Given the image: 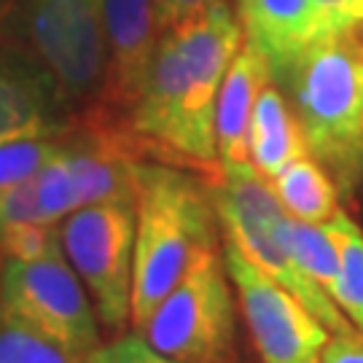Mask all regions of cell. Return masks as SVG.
Instances as JSON below:
<instances>
[{"label":"cell","instance_id":"obj_2","mask_svg":"<svg viewBox=\"0 0 363 363\" xmlns=\"http://www.w3.org/2000/svg\"><path fill=\"white\" fill-rule=\"evenodd\" d=\"M135 259L130 320L138 328L178 286L191 261L216 247V208L210 189L167 164L138 162Z\"/></svg>","mask_w":363,"mask_h":363},{"label":"cell","instance_id":"obj_22","mask_svg":"<svg viewBox=\"0 0 363 363\" xmlns=\"http://www.w3.org/2000/svg\"><path fill=\"white\" fill-rule=\"evenodd\" d=\"M312 40L345 33L355 22H363V0H310Z\"/></svg>","mask_w":363,"mask_h":363},{"label":"cell","instance_id":"obj_5","mask_svg":"<svg viewBox=\"0 0 363 363\" xmlns=\"http://www.w3.org/2000/svg\"><path fill=\"white\" fill-rule=\"evenodd\" d=\"M208 189L216 216L226 232V242H232L261 272H267L288 294H294L328 331H334L337 337L355 334V325L334 304L328 291L320 283H315L291 259L288 250L291 216L280 205L272 183L247 162L240 167L218 164L216 178L210 181Z\"/></svg>","mask_w":363,"mask_h":363},{"label":"cell","instance_id":"obj_23","mask_svg":"<svg viewBox=\"0 0 363 363\" xmlns=\"http://www.w3.org/2000/svg\"><path fill=\"white\" fill-rule=\"evenodd\" d=\"M84 363H181L175 358H167L148 345V339L140 334H124L111 345L94 347L84 358Z\"/></svg>","mask_w":363,"mask_h":363},{"label":"cell","instance_id":"obj_10","mask_svg":"<svg viewBox=\"0 0 363 363\" xmlns=\"http://www.w3.org/2000/svg\"><path fill=\"white\" fill-rule=\"evenodd\" d=\"M100 11L108 46L105 103L118 111H132L159 46L156 6L154 0H100Z\"/></svg>","mask_w":363,"mask_h":363},{"label":"cell","instance_id":"obj_9","mask_svg":"<svg viewBox=\"0 0 363 363\" xmlns=\"http://www.w3.org/2000/svg\"><path fill=\"white\" fill-rule=\"evenodd\" d=\"M220 253L261 363H320L328 328L232 242H223Z\"/></svg>","mask_w":363,"mask_h":363},{"label":"cell","instance_id":"obj_21","mask_svg":"<svg viewBox=\"0 0 363 363\" xmlns=\"http://www.w3.org/2000/svg\"><path fill=\"white\" fill-rule=\"evenodd\" d=\"M0 250L13 261H35L62 250L52 223H6L0 226Z\"/></svg>","mask_w":363,"mask_h":363},{"label":"cell","instance_id":"obj_27","mask_svg":"<svg viewBox=\"0 0 363 363\" xmlns=\"http://www.w3.org/2000/svg\"><path fill=\"white\" fill-rule=\"evenodd\" d=\"M156 16H159V27H169L172 19V0H154Z\"/></svg>","mask_w":363,"mask_h":363},{"label":"cell","instance_id":"obj_3","mask_svg":"<svg viewBox=\"0 0 363 363\" xmlns=\"http://www.w3.org/2000/svg\"><path fill=\"white\" fill-rule=\"evenodd\" d=\"M277 81L291 86L310 154L350 189L363 172V22L310 40Z\"/></svg>","mask_w":363,"mask_h":363},{"label":"cell","instance_id":"obj_12","mask_svg":"<svg viewBox=\"0 0 363 363\" xmlns=\"http://www.w3.org/2000/svg\"><path fill=\"white\" fill-rule=\"evenodd\" d=\"M272 78L264 54L245 43L223 76L216 100V148L220 167L250 162V118L259 89Z\"/></svg>","mask_w":363,"mask_h":363},{"label":"cell","instance_id":"obj_26","mask_svg":"<svg viewBox=\"0 0 363 363\" xmlns=\"http://www.w3.org/2000/svg\"><path fill=\"white\" fill-rule=\"evenodd\" d=\"M213 3H218V0H172V19H169V27L178 25L181 19L191 16V13L208 9V6H213Z\"/></svg>","mask_w":363,"mask_h":363},{"label":"cell","instance_id":"obj_8","mask_svg":"<svg viewBox=\"0 0 363 363\" xmlns=\"http://www.w3.org/2000/svg\"><path fill=\"white\" fill-rule=\"evenodd\" d=\"M0 304L3 312L40 331L81 361L100 347L86 286L65 264L62 250L35 261H6L0 269Z\"/></svg>","mask_w":363,"mask_h":363},{"label":"cell","instance_id":"obj_13","mask_svg":"<svg viewBox=\"0 0 363 363\" xmlns=\"http://www.w3.org/2000/svg\"><path fill=\"white\" fill-rule=\"evenodd\" d=\"M240 19L247 43L269 62L272 78L283 76L312 40L310 0H240Z\"/></svg>","mask_w":363,"mask_h":363},{"label":"cell","instance_id":"obj_25","mask_svg":"<svg viewBox=\"0 0 363 363\" xmlns=\"http://www.w3.org/2000/svg\"><path fill=\"white\" fill-rule=\"evenodd\" d=\"M320 363H363V337L350 334V337L328 339Z\"/></svg>","mask_w":363,"mask_h":363},{"label":"cell","instance_id":"obj_20","mask_svg":"<svg viewBox=\"0 0 363 363\" xmlns=\"http://www.w3.org/2000/svg\"><path fill=\"white\" fill-rule=\"evenodd\" d=\"M57 148H60V140H54V135L0 143V191L11 189L16 183L33 181L40 167L57 154Z\"/></svg>","mask_w":363,"mask_h":363},{"label":"cell","instance_id":"obj_16","mask_svg":"<svg viewBox=\"0 0 363 363\" xmlns=\"http://www.w3.org/2000/svg\"><path fill=\"white\" fill-rule=\"evenodd\" d=\"M328 223L339 247V274L328 288V296L363 334V232L342 210Z\"/></svg>","mask_w":363,"mask_h":363},{"label":"cell","instance_id":"obj_14","mask_svg":"<svg viewBox=\"0 0 363 363\" xmlns=\"http://www.w3.org/2000/svg\"><path fill=\"white\" fill-rule=\"evenodd\" d=\"M310 154V145L298 116L269 78L259 89L250 118V164L264 178H274L298 156Z\"/></svg>","mask_w":363,"mask_h":363},{"label":"cell","instance_id":"obj_17","mask_svg":"<svg viewBox=\"0 0 363 363\" xmlns=\"http://www.w3.org/2000/svg\"><path fill=\"white\" fill-rule=\"evenodd\" d=\"M288 250L315 283L328 291L339 274V247L331 223H307L291 216L288 223Z\"/></svg>","mask_w":363,"mask_h":363},{"label":"cell","instance_id":"obj_4","mask_svg":"<svg viewBox=\"0 0 363 363\" xmlns=\"http://www.w3.org/2000/svg\"><path fill=\"white\" fill-rule=\"evenodd\" d=\"M0 49L22 54L38 67L67 113L105 103L108 46L100 0H6Z\"/></svg>","mask_w":363,"mask_h":363},{"label":"cell","instance_id":"obj_11","mask_svg":"<svg viewBox=\"0 0 363 363\" xmlns=\"http://www.w3.org/2000/svg\"><path fill=\"white\" fill-rule=\"evenodd\" d=\"M65 116L52 81L22 54L0 49V143L54 135Z\"/></svg>","mask_w":363,"mask_h":363},{"label":"cell","instance_id":"obj_7","mask_svg":"<svg viewBox=\"0 0 363 363\" xmlns=\"http://www.w3.org/2000/svg\"><path fill=\"white\" fill-rule=\"evenodd\" d=\"M135 223V202L113 199L78 208L60 229L62 253L94 298L100 323L111 331L130 320Z\"/></svg>","mask_w":363,"mask_h":363},{"label":"cell","instance_id":"obj_19","mask_svg":"<svg viewBox=\"0 0 363 363\" xmlns=\"http://www.w3.org/2000/svg\"><path fill=\"white\" fill-rule=\"evenodd\" d=\"M35 194H38V208L40 216H43V223H54V220L65 218L67 213H76L81 208L76 181L70 175L62 145L57 148V154L35 175Z\"/></svg>","mask_w":363,"mask_h":363},{"label":"cell","instance_id":"obj_24","mask_svg":"<svg viewBox=\"0 0 363 363\" xmlns=\"http://www.w3.org/2000/svg\"><path fill=\"white\" fill-rule=\"evenodd\" d=\"M6 223H43L35 194V178L0 191V226Z\"/></svg>","mask_w":363,"mask_h":363},{"label":"cell","instance_id":"obj_15","mask_svg":"<svg viewBox=\"0 0 363 363\" xmlns=\"http://www.w3.org/2000/svg\"><path fill=\"white\" fill-rule=\"evenodd\" d=\"M272 189L288 216L307 223H328L339 213L337 189L318 159L298 156L272 178Z\"/></svg>","mask_w":363,"mask_h":363},{"label":"cell","instance_id":"obj_18","mask_svg":"<svg viewBox=\"0 0 363 363\" xmlns=\"http://www.w3.org/2000/svg\"><path fill=\"white\" fill-rule=\"evenodd\" d=\"M0 363H84L40 331L0 310Z\"/></svg>","mask_w":363,"mask_h":363},{"label":"cell","instance_id":"obj_1","mask_svg":"<svg viewBox=\"0 0 363 363\" xmlns=\"http://www.w3.org/2000/svg\"><path fill=\"white\" fill-rule=\"evenodd\" d=\"M240 43L242 25L226 0L169 27L130 111L132 132L164 159L218 169L216 100Z\"/></svg>","mask_w":363,"mask_h":363},{"label":"cell","instance_id":"obj_6","mask_svg":"<svg viewBox=\"0 0 363 363\" xmlns=\"http://www.w3.org/2000/svg\"><path fill=\"white\" fill-rule=\"evenodd\" d=\"M148 345L181 363H229L234 352V301L223 253L208 247L143 323Z\"/></svg>","mask_w":363,"mask_h":363}]
</instances>
